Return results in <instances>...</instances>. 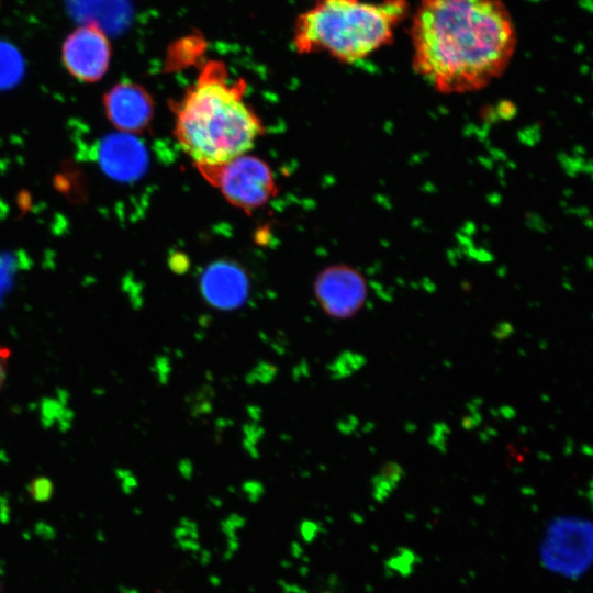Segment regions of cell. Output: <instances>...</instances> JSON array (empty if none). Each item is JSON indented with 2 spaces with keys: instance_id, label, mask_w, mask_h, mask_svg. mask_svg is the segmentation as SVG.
<instances>
[{
  "instance_id": "277c9868",
  "label": "cell",
  "mask_w": 593,
  "mask_h": 593,
  "mask_svg": "<svg viewBox=\"0 0 593 593\" xmlns=\"http://www.w3.org/2000/svg\"><path fill=\"white\" fill-rule=\"evenodd\" d=\"M198 169L231 204L245 211L261 208L277 192L269 166L250 155L244 154L222 165Z\"/></svg>"
},
{
  "instance_id": "8992f818",
  "label": "cell",
  "mask_w": 593,
  "mask_h": 593,
  "mask_svg": "<svg viewBox=\"0 0 593 593\" xmlns=\"http://www.w3.org/2000/svg\"><path fill=\"white\" fill-rule=\"evenodd\" d=\"M315 298L322 310L334 320H349L363 307L367 284L359 272L334 266L324 269L314 283Z\"/></svg>"
},
{
  "instance_id": "ba28073f",
  "label": "cell",
  "mask_w": 593,
  "mask_h": 593,
  "mask_svg": "<svg viewBox=\"0 0 593 593\" xmlns=\"http://www.w3.org/2000/svg\"><path fill=\"white\" fill-rule=\"evenodd\" d=\"M108 120L120 132L138 133L153 118V100L139 85L122 81L113 86L103 98Z\"/></svg>"
},
{
  "instance_id": "30bf717a",
  "label": "cell",
  "mask_w": 593,
  "mask_h": 593,
  "mask_svg": "<svg viewBox=\"0 0 593 593\" xmlns=\"http://www.w3.org/2000/svg\"><path fill=\"white\" fill-rule=\"evenodd\" d=\"M24 71L25 64L21 53L12 44L0 41V90L14 87Z\"/></svg>"
},
{
  "instance_id": "3957f363",
  "label": "cell",
  "mask_w": 593,
  "mask_h": 593,
  "mask_svg": "<svg viewBox=\"0 0 593 593\" xmlns=\"http://www.w3.org/2000/svg\"><path fill=\"white\" fill-rule=\"evenodd\" d=\"M407 13V0H315L298 16L293 43L299 53L355 63L391 43Z\"/></svg>"
},
{
  "instance_id": "8fae6325",
  "label": "cell",
  "mask_w": 593,
  "mask_h": 593,
  "mask_svg": "<svg viewBox=\"0 0 593 593\" xmlns=\"http://www.w3.org/2000/svg\"><path fill=\"white\" fill-rule=\"evenodd\" d=\"M403 477V469L396 462L384 463L372 480L373 496L383 502L396 488Z\"/></svg>"
},
{
  "instance_id": "6da1fadb",
  "label": "cell",
  "mask_w": 593,
  "mask_h": 593,
  "mask_svg": "<svg viewBox=\"0 0 593 593\" xmlns=\"http://www.w3.org/2000/svg\"><path fill=\"white\" fill-rule=\"evenodd\" d=\"M410 32L414 70L447 94L491 83L508 66L517 41L501 0H419Z\"/></svg>"
},
{
  "instance_id": "7a4b0ae2",
  "label": "cell",
  "mask_w": 593,
  "mask_h": 593,
  "mask_svg": "<svg viewBox=\"0 0 593 593\" xmlns=\"http://www.w3.org/2000/svg\"><path fill=\"white\" fill-rule=\"evenodd\" d=\"M246 82L231 80L225 65L208 61L175 105L176 137L197 168L219 166L246 154L264 128L244 101Z\"/></svg>"
},
{
  "instance_id": "7c38bea8",
  "label": "cell",
  "mask_w": 593,
  "mask_h": 593,
  "mask_svg": "<svg viewBox=\"0 0 593 593\" xmlns=\"http://www.w3.org/2000/svg\"><path fill=\"white\" fill-rule=\"evenodd\" d=\"M11 351L7 346L0 344V390L4 384Z\"/></svg>"
},
{
  "instance_id": "52a82bcc",
  "label": "cell",
  "mask_w": 593,
  "mask_h": 593,
  "mask_svg": "<svg viewBox=\"0 0 593 593\" xmlns=\"http://www.w3.org/2000/svg\"><path fill=\"white\" fill-rule=\"evenodd\" d=\"M96 157L102 171L121 182L139 179L149 163L144 143L133 134L120 131L107 135L99 142Z\"/></svg>"
},
{
  "instance_id": "9c48e42d",
  "label": "cell",
  "mask_w": 593,
  "mask_h": 593,
  "mask_svg": "<svg viewBox=\"0 0 593 593\" xmlns=\"http://www.w3.org/2000/svg\"><path fill=\"white\" fill-rule=\"evenodd\" d=\"M200 289L203 299L221 311H232L242 306L249 292L245 270L231 260H217L204 269Z\"/></svg>"
},
{
  "instance_id": "5b68a950",
  "label": "cell",
  "mask_w": 593,
  "mask_h": 593,
  "mask_svg": "<svg viewBox=\"0 0 593 593\" xmlns=\"http://www.w3.org/2000/svg\"><path fill=\"white\" fill-rule=\"evenodd\" d=\"M67 71L82 82H96L107 72L111 45L102 27L87 23L67 36L61 48Z\"/></svg>"
}]
</instances>
